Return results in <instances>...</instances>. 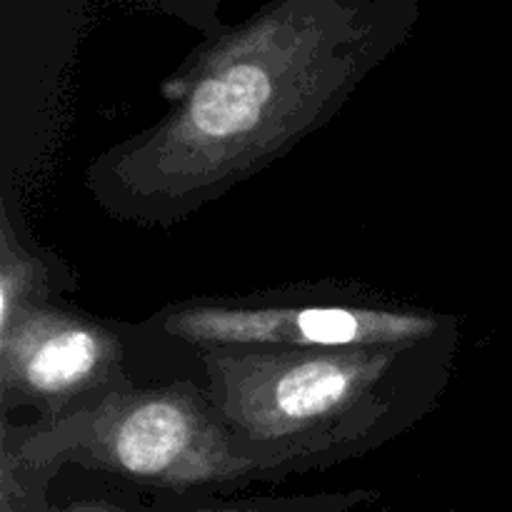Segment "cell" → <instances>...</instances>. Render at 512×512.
Listing matches in <instances>:
<instances>
[{"mask_svg":"<svg viewBox=\"0 0 512 512\" xmlns=\"http://www.w3.org/2000/svg\"><path fill=\"white\" fill-rule=\"evenodd\" d=\"M403 35L380 5L275 0L200 45L163 85L168 113L100 153L85 188L125 223L188 220L335 118Z\"/></svg>","mask_w":512,"mask_h":512,"instance_id":"1","label":"cell"},{"mask_svg":"<svg viewBox=\"0 0 512 512\" xmlns=\"http://www.w3.org/2000/svg\"><path fill=\"white\" fill-rule=\"evenodd\" d=\"M463 328L353 348H218L195 353L235 448L263 480L370 453L440 405Z\"/></svg>","mask_w":512,"mask_h":512,"instance_id":"2","label":"cell"},{"mask_svg":"<svg viewBox=\"0 0 512 512\" xmlns=\"http://www.w3.org/2000/svg\"><path fill=\"white\" fill-rule=\"evenodd\" d=\"M65 465L173 493L233 490L263 480L238 453L208 390L190 380L123 385L53 425H5L0 495L20 512H43L40 488Z\"/></svg>","mask_w":512,"mask_h":512,"instance_id":"3","label":"cell"},{"mask_svg":"<svg viewBox=\"0 0 512 512\" xmlns=\"http://www.w3.org/2000/svg\"><path fill=\"white\" fill-rule=\"evenodd\" d=\"M463 328L453 313L423 308L363 285L315 283L253 295L173 303L138 333L195 355L218 348H353L413 343Z\"/></svg>","mask_w":512,"mask_h":512,"instance_id":"4","label":"cell"},{"mask_svg":"<svg viewBox=\"0 0 512 512\" xmlns=\"http://www.w3.org/2000/svg\"><path fill=\"white\" fill-rule=\"evenodd\" d=\"M125 325L58 300L25 305L0 325L3 410L33 408L53 425L133 383L125 373Z\"/></svg>","mask_w":512,"mask_h":512,"instance_id":"5","label":"cell"},{"mask_svg":"<svg viewBox=\"0 0 512 512\" xmlns=\"http://www.w3.org/2000/svg\"><path fill=\"white\" fill-rule=\"evenodd\" d=\"M73 285L68 270L50 253L30 248L13 230L8 210L3 213L0 233V325L33 303L55 300V295Z\"/></svg>","mask_w":512,"mask_h":512,"instance_id":"6","label":"cell"},{"mask_svg":"<svg viewBox=\"0 0 512 512\" xmlns=\"http://www.w3.org/2000/svg\"><path fill=\"white\" fill-rule=\"evenodd\" d=\"M375 493L368 490H353V493H328V495H303V498H263V500H243V503H220L205 505V508L190 510H158V512H343L355 505L373 500ZM45 512H148V510H128L120 505L103 503V500H85L73 503L60 510Z\"/></svg>","mask_w":512,"mask_h":512,"instance_id":"7","label":"cell"},{"mask_svg":"<svg viewBox=\"0 0 512 512\" xmlns=\"http://www.w3.org/2000/svg\"><path fill=\"white\" fill-rule=\"evenodd\" d=\"M0 512H18V508H15L8 498H3V495H0Z\"/></svg>","mask_w":512,"mask_h":512,"instance_id":"8","label":"cell"}]
</instances>
